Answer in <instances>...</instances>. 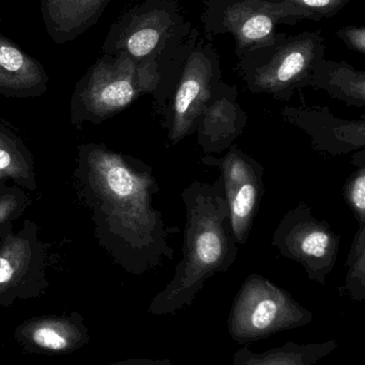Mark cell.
I'll return each mask as SVG.
<instances>
[{"label":"cell","instance_id":"cell-1","mask_svg":"<svg viewBox=\"0 0 365 365\" xmlns=\"http://www.w3.org/2000/svg\"><path fill=\"white\" fill-rule=\"evenodd\" d=\"M75 179L99 240L126 272L141 276L174 259L176 229L154 205L159 186L149 166L90 143L79 147Z\"/></svg>","mask_w":365,"mask_h":365},{"label":"cell","instance_id":"cell-2","mask_svg":"<svg viewBox=\"0 0 365 365\" xmlns=\"http://www.w3.org/2000/svg\"><path fill=\"white\" fill-rule=\"evenodd\" d=\"M181 197L186 210L182 257L171 282L150 304L154 315L175 314L190 307L205 283L229 272L237 259V240L221 178L214 182L193 181Z\"/></svg>","mask_w":365,"mask_h":365},{"label":"cell","instance_id":"cell-3","mask_svg":"<svg viewBox=\"0 0 365 365\" xmlns=\"http://www.w3.org/2000/svg\"><path fill=\"white\" fill-rule=\"evenodd\" d=\"M188 56L139 61L126 53H104L76 83L71 101L73 123H101L144 94L154 96L164 115Z\"/></svg>","mask_w":365,"mask_h":365},{"label":"cell","instance_id":"cell-4","mask_svg":"<svg viewBox=\"0 0 365 365\" xmlns=\"http://www.w3.org/2000/svg\"><path fill=\"white\" fill-rule=\"evenodd\" d=\"M199 31L182 13L179 0H146L111 26L104 53H126L139 61L189 55Z\"/></svg>","mask_w":365,"mask_h":365},{"label":"cell","instance_id":"cell-5","mask_svg":"<svg viewBox=\"0 0 365 365\" xmlns=\"http://www.w3.org/2000/svg\"><path fill=\"white\" fill-rule=\"evenodd\" d=\"M325 38L317 31L279 32L274 43L239 58L240 74L249 91L289 101L310 86L315 64L325 58Z\"/></svg>","mask_w":365,"mask_h":365},{"label":"cell","instance_id":"cell-6","mask_svg":"<svg viewBox=\"0 0 365 365\" xmlns=\"http://www.w3.org/2000/svg\"><path fill=\"white\" fill-rule=\"evenodd\" d=\"M201 23L207 36L229 34L238 58L274 42L281 25L302 19L315 21L312 13L283 0H201Z\"/></svg>","mask_w":365,"mask_h":365},{"label":"cell","instance_id":"cell-7","mask_svg":"<svg viewBox=\"0 0 365 365\" xmlns=\"http://www.w3.org/2000/svg\"><path fill=\"white\" fill-rule=\"evenodd\" d=\"M313 319L289 292L265 277L251 274L234 299L227 328L235 342L246 344L308 325Z\"/></svg>","mask_w":365,"mask_h":365},{"label":"cell","instance_id":"cell-8","mask_svg":"<svg viewBox=\"0 0 365 365\" xmlns=\"http://www.w3.org/2000/svg\"><path fill=\"white\" fill-rule=\"evenodd\" d=\"M271 245L282 257L297 262L311 281L325 285L340 252L341 236L300 202L274 230Z\"/></svg>","mask_w":365,"mask_h":365},{"label":"cell","instance_id":"cell-9","mask_svg":"<svg viewBox=\"0 0 365 365\" xmlns=\"http://www.w3.org/2000/svg\"><path fill=\"white\" fill-rule=\"evenodd\" d=\"M46 246L39 240L38 225L25 220L17 233L12 222L0 225V308L15 300L42 296L49 287Z\"/></svg>","mask_w":365,"mask_h":365},{"label":"cell","instance_id":"cell-10","mask_svg":"<svg viewBox=\"0 0 365 365\" xmlns=\"http://www.w3.org/2000/svg\"><path fill=\"white\" fill-rule=\"evenodd\" d=\"M222 81L220 58L211 44L197 41L189 53L165 111L167 138L178 143L194 134L197 122Z\"/></svg>","mask_w":365,"mask_h":365},{"label":"cell","instance_id":"cell-11","mask_svg":"<svg viewBox=\"0 0 365 365\" xmlns=\"http://www.w3.org/2000/svg\"><path fill=\"white\" fill-rule=\"evenodd\" d=\"M203 163L220 170L234 236L246 244L264 195V167L235 145L222 158L207 155Z\"/></svg>","mask_w":365,"mask_h":365},{"label":"cell","instance_id":"cell-12","mask_svg":"<svg viewBox=\"0 0 365 365\" xmlns=\"http://www.w3.org/2000/svg\"><path fill=\"white\" fill-rule=\"evenodd\" d=\"M283 119L304 130L313 147L332 156L345 155L365 147V121L336 118L327 107L289 106L281 113Z\"/></svg>","mask_w":365,"mask_h":365},{"label":"cell","instance_id":"cell-13","mask_svg":"<svg viewBox=\"0 0 365 365\" xmlns=\"http://www.w3.org/2000/svg\"><path fill=\"white\" fill-rule=\"evenodd\" d=\"M17 344L28 354L69 355L90 342L89 330L81 313L31 317L14 330Z\"/></svg>","mask_w":365,"mask_h":365},{"label":"cell","instance_id":"cell-14","mask_svg":"<svg viewBox=\"0 0 365 365\" xmlns=\"http://www.w3.org/2000/svg\"><path fill=\"white\" fill-rule=\"evenodd\" d=\"M246 122V113L238 103L237 89L221 81L197 122V143L205 153H220L233 145Z\"/></svg>","mask_w":365,"mask_h":365},{"label":"cell","instance_id":"cell-15","mask_svg":"<svg viewBox=\"0 0 365 365\" xmlns=\"http://www.w3.org/2000/svg\"><path fill=\"white\" fill-rule=\"evenodd\" d=\"M47 83L44 66L0 31V96L36 98L46 92Z\"/></svg>","mask_w":365,"mask_h":365},{"label":"cell","instance_id":"cell-16","mask_svg":"<svg viewBox=\"0 0 365 365\" xmlns=\"http://www.w3.org/2000/svg\"><path fill=\"white\" fill-rule=\"evenodd\" d=\"M111 0H41L49 36L58 44L76 38L100 19Z\"/></svg>","mask_w":365,"mask_h":365},{"label":"cell","instance_id":"cell-17","mask_svg":"<svg viewBox=\"0 0 365 365\" xmlns=\"http://www.w3.org/2000/svg\"><path fill=\"white\" fill-rule=\"evenodd\" d=\"M309 87L323 90L347 106H365V73L347 62L319 60L313 68Z\"/></svg>","mask_w":365,"mask_h":365},{"label":"cell","instance_id":"cell-18","mask_svg":"<svg viewBox=\"0 0 365 365\" xmlns=\"http://www.w3.org/2000/svg\"><path fill=\"white\" fill-rule=\"evenodd\" d=\"M336 347V341L304 345L289 342L283 346L257 354L246 346L236 351L233 365H314Z\"/></svg>","mask_w":365,"mask_h":365},{"label":"cell","instance_id":"cell-19","mask_svg":"<svg viewBox=\"0 0 365 365\" xmlns=\"http://www.w3.org/2000/svg\"><path fill=\"white\" fill-rule=\"evenodd\" d=\"M12 180L21 188L36 189L34 158L23 141L0 124V181Z\"/></svg>","mask_w":365,"mask_h":365},{"label":"cell","instance_id":"cell-20","mask_svg":"<svg viewBox=\"0 0 365 365\" xmlns=\"http://www.w3.org/2000/svg\"><path fill=\"white\" fill-rule=\"evenodd\" d=\"M345 289L355 302L365 299V225H359L347 257Z\"/></svg>","mask_w":365,"mask_h":365},{"label":"cell","instance_id":"cell-21","mask_svg":"<svg viewBox=\"0 0 365 365\" xmlns=\"http://www.w3.org/2000/svg\"><path fill=\"white\" fill-rule=\"evenodd\" d=\"M355 173L347 180L344 197L359 225H365V163L361 160Z\"/></svg>","mask_w":365,"mask_h":365},{"label":"cell","instance_id":"cell-22","mask_svg":"<svg viewBox=\"0 0 365 365\" xmlns=\"http://www.w3.org/2000/svg\"><path fill=\"white\" fill-rule=\"evenodd\" d=\"M30 205L29 197L21 188L0 186V225L12 222L24 214Z\"/></svg>","mask_w":365,"mask_h":365},{"label":"cell","instance_id":"cell-23","mask_svg":"<svg viewBox=\"0 0 365 365\" xmlns=\"http://www.w3.org/2000/svg\"><path fill=\"white\" fill-rule=\"evenodd\" d=\"M291 2L298 8L312 13L316 21L323 19H331L338 14L351 0H283Z\"/></svg>","mask_w":365,"mask_h":365},{"label":"cell","instance_id":"cell-24","mask_svg":"<svg viewBox=\"0 0 365 365\" xmlns=\"http://www.w3.org/2000/svg\"><path fill=\"white\" fill-rule=\"evenodd\" d=\"M336 36L349 48L357 53H365V27L364 26H347L336 32Z\"/></svg>","mask_w":365,"mask_h":365},{"label":"cell","instance_id":"cell-25","mask_svg":"<svg viewBox=\"0 0 365 365\" xmlns=\"http://www.w3.org/2000/svg\"><path fill=\"white\" fill-rule=\"evenodd\" d=\"M107 365H171V360L166 359H148V358H132L124 361L115 362Z\"/></svg>","mask_w":365,"mask_h":365}]
</instances>
